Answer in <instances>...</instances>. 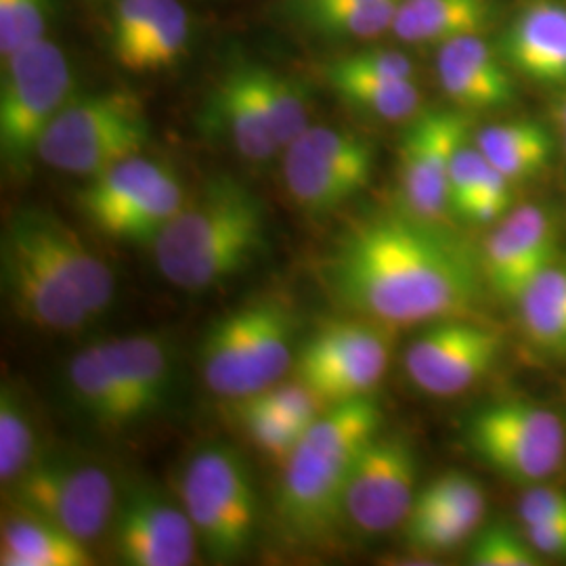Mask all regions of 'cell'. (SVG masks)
Masks as SVG:
<instances>
[{"mask_svg": "<svg viewBox=\"0 0 566 566\" xmlns=\"http://www.w3.org/2000/svg\"><path fill=\"white\" fill-rule=\"evenodd\" d=\"M502 55L525 78L565 84V4L539 0L525 7L502 36Z\"/></svg>", "mask_w": 566, "mask_h": 566, "instance_id": "obj_21", "label": "cell"}, {"mask_svg": "<svg viewBox=\"0 0 566 566\" xmlns=\"http://www.w3.org/2000/svg\"><path fill=\"white\" fill-rule=\"evenodd\" d=\"M552 120L558 126L566 142V88L556 97V102L552 103Z\"/></svg>", "mask_w": 566, "mask_h": 566, "instance_id": "obj_46", "label": "cell"}, {"mask_svg": "<svg viewBox=\"0 0 566 566\" xmlns=\"http://www.w3.org/2000/svg\"><path fill=\"white\" fill-rule=\"evenodd\" d=\"M181 202L179 175L143 154L88 179L78 193L82 214L107 238L126 243L154 240Z\"/></svg>", "mask_w": 566, "mask_h": 566, "instance_id": "obj_8", "label": "cell"}, {"mask_svg": "<svg viewBox=\"0 0 566 566\" xmlns=\"http://www.w3.org/2000/svg\"><path fill=\"white\" fill-rule=\"evenodd\" d=\"M518 514L523 525H547L566 521V493L552 486H528L518 504Z\"/></svg>", "mask_w": 566, "mask_h": 566, "instance_id": "obj_43", "label": "cell"}, {"mask_svg": "<svg viewBox=\"0 0 566 566\" xmlns=\"http://www.w3.org/2000/svg\"><path fill=\"white\" fill-rule=\"evenodd\" d=\"M324 76L332 91L346 105L369 116L382 120H405L420 114L422 93L416 81L353 74L327 63L324 65Z\"/></svg>", "mask_w": 566, "mask_h": 566, "instance_id": "obj_29", "label": "cell"}, {"mask_svg": "<svg viewBox=\"0 0 566 566\" xmlns=\"http://www.w3.org/2000/svg\"><path fill=\"white\" fill-rule=\"evenodd\" d=\"M36 434L25 403L15 388L0 390V481L13 485L36 460Z\"/></svg>", "mask_w": 566, "mask_h": 566, "instance_id": "obj_31", "label": "cell"}, {"mask_svg": "<svg viewBox=\"0 0 566 566\" xmlns=\"http://www.w3.org/2000/svg\"><path fill=\"white\" fill-rule=\"evenodd\" d=\"M189 15L179 0H163L158 15L149 25L142 44L124 61L128 72H160L175 65L187 46Z\"/></svg>", "mask_w": 566, "mask_h": 566, "instance_id": "obj_30", "label": "cell"}, {"mask_svg": "<svg viewBox=\"0 0 566 566\" xmlns=\"http://www.w3.org/2000/svg\"><path fill=\"white\" fill-rule=\"evenodd\" d=\"M497 329L449 317L434 322L405 350L409 380L432 397H455L485 378L502 353Z\"/></svg>", "mask_w": 566, "mask_h": 566, "instance_id": "obj_13", "label": "cell"}, {"mask_svg": "<svg viewBox=\"0 0 566 566\" xmlns=\"http://www.w3.org/2000/svg\"><path fill=\"white\" fill-rule=\"evenodd\" d=\"M51 0H0V55L2 61L46 34Z\"/></svg>", "mask_w": 566, "mask_h": 566, "instance_id": "obj_36", "label": "cell"}, {"mask_svg": "<svg viewBox=\"0 0 566 566\" xmlns=\"http://www.w3.org/2000/svg\"><path fill=\"white\" fill-rule=\"evenodd\" d=\"M476 147L512 185L539 175L552 158V139L533 120L491 124L476 135Z\"/></svg>", "mask_w": 566, "mask_h": 566, "instance_id": "obj_28", "label": "cell"}, {"mask_svg": "<svg viewBox=\"0 0 566 566\" xmlns=\"http://www.w3.org/2000/svg\"><path fill=\"white\" fill-rule=\"evenodd\" d=\"M67 385L82 413L107 430L135 424V411L103 355L102 344L78 350L67 365Z\"/></svg>", "mask_w": 566, "mask_h": 566, "instance_id": "obj_26", "label": "cell"}, {"mask_svg": "<svg viewBox=\"0 0 566 566\" xmlns=\"http://www.w3.org/2000/svg\"><path fill=\"white\" fill-rule=\"evenodd\" d=\"M72 88L70 61L55 42H32L2 61L0 154L11 170H30L42 137L72 99Z\"/></svg>", "mask_w": 566, "mask_h": 566, "instance_id": "obj_7", "label": "cell"}, {"mask_svg": "<svg viewBox=\"0 0 566 566\" xmlns=\"http://www.w3.org/2000/svg\"><path fill=\"white\" fill-rule=\"evenodd\" d=\"M283 181L292 202L308 217L338 210L367 187L296 142L283 149Z\"/></svg>", "mask_w": 566, "mask_h": 566, "instance_id": "obj_25", "label": "cell"}, {"mask_svg": "<svg viewBox=\"0 0 566 566\" xmlns=\"http://www.w3.org/2000/svg\"><path fill=\"white\" fill-rule=\"evenodd\" d=\"M526 539L542 556L566 558V521L547 525H525Z\"/></svg>", "mask_w": 566, "mask_h": 566, "instance_id": "obj_44", "label": "cell"}, {"mask_svg": "<svg viewBox=\"0 0 566 566\" xmlns=\"http://www.w3.org/2000/svg\"><path fill=\"white\" fill-rule=\"evenodd\" d=\"M489 170L491 163L476 145L464 142L458 147L449 175V206L455 217L464 214L468 203L481 191Z\"/></svg>", "mask_w": 566, "mask_h": 566, "instance_id": "obj_41", "label": "cell"}, {"mask_svg": "<svg viewBox=\"0 0 566 566\" xmlns=\"http://www.w3.org/2000/svg\"><path fill=\"white\" fill-rule=\"evenodd\" d=\"M468 142V118L458 109H430L413 116L399 145L401 210L426 223L446 224L451 163Z\"/></svg>", "mask_w": 566, "mask_h": 566, "instance_id": "obj_12", "label": "cell"}, {"mask_svg": "<svg viewBox=\"0 0 566 566\" xmlns=\"http://www.w3.org/2000/svg\"><path fill=\"white\" fill-rule=\"evenodd\" d=\"M203 122L250 163H269L283 151L264 103L256 63H240L214 84Z\"/></svg>", "mask_w": 566, "mask_h": 566, "instance_id": "obj_19", "label": "cell"}, {"mask_svg": "<svg viewBox=\"0 0 566 566\" xmlns=\"http://www.w3.org/2000/svg\"><path fill=\"white\" fill-rule=\"evenodd\" d=\"M401 0H369L364 4L296 18L308 30L329 39H374L392 28Z\"/></svg>", "mask_w": 566, "mask_h": 566, "instance_id": "obj_32", "label": "cell"}, {"mask_svg": "<svg viewBox=\"0 0 566 566\" xmlns=\"http://www.w3.org/2000/svg\"><path fill=\"white\" fill-rule=\"evenodd\" d=\"M160 4L163 0H118L112 20V51L120 65L142 44Z\"/></svg>", "mask_w": 566, "mask_h": 566, "instance_id": "obj_40", "label": "cell"}, {"mask_svg": "<svg viewBox=\"0 0 566 566\" xmlns=\"http://www.w3.org/2000/svg\"><path fill=\"white\" fill-rule=\"evenodd\" d=\"M294 334L292 311L275 298L227 313L208 327L200 346L203 385L233 401L277 385L296 361Z\"/></svg>", "mask_w": 566, "mask_h": 566, "instance_id": "obj_4", "label": "cell"}, {"mask_svg": "<svg viewBox=\"0 0 566 566\" xmlns=\"http://www.w3.org/2000/svg\"><path fill=\"white\" fill-rule=\"evenodd\" d=\"M259 82L263 91L264 103L273 122L277 142L283 149L296 142L304 130L311 126L308 122V95L303 82L271 67L256 63Z\"/></svg>", "mask_w": 566, "mask_h": 566, "instance_id": "obj_33", "label": "cell"}, {"mask_svg": "<svg viewBox=\"0 0 566 566\" xmlns=\"http://www.w3.org/2000/svg\"><path fill=\"white\" fill-rule=\"evenodd\" d=\"M137 422L158 413L172 392V355L160 334H128L102 343Z\"/></svg>", "mask_w": 566, "mask_h": 566, "instance_id": "obj_22", "label": "cell"}, {"mask_svg": "<svg viewBox=\"0 0 566 566\" xmlns=\"http://www.w3.org/2000/svg\"><path fill=\"white\" fill-rule=\"evenodd\" d=\"M495 0H401L390 32L407 44H446L483 34L495 20Z\"/></svg>", "mask_w": 566, "mask_h": 566, "instance_id": "obj_23", "label": "cell"}, {"mask_svg": "<svg viewBox=\"0 0 566 566\" xmlns=\"http://www.w3.org/2000/svg\"><path fill=\"white\" fill-rule=\"evenodd\" d=\"M382 409L369 395L332 403L304 430L285 462L277 510L294 537L325 535L344 516L353 465L380 434Z\"/></svg>", "mask_w": 566, "mask_h": 566, "instance_id": "obj_3", "label": "cell"}, {"mask_svg": "<svg viewBox=\"0 0 566 566\" xmlns=\"http://www.w3.org/2000/svg\"><path fill=\"white\" fill-rule=\"evenodd\" d=\"M181 504L206 556L233 563L254 544L259 497L242 453L224 443L200 447L185 464Z\"/></svg>", "mask_w": 566, "mask_h": 566, "instance_id": "obj_5", "label": "cell"}, {"mask_svg": "<svg viewBox=\"0 0 566 566\" xmlns=\"http://www.w3.org/2000/svg\"><path fill=\"white\" fill-rule=\"evenodd\" d=\"M468 443L479 460L510 483L535 486L563 465L566 432L547 407L510 399L489 405L470 420Z\"/></svg>", "mask_w": 566, "mask_h": 566, "instance_id": "obj_9", "label": "cell"}, {"mask_svg": "<svg viewBox=\"0 0 566 566\" xmlns=\"http://www.w3.org/2000/svg\"><path fill=\"white\" fill-rule=\"evenodd\" d=\"M516 304L526 340L549 357L566 359V259L542 271Z\"/></svg>", "mask_w": 566, "mask_h": 566, "instance_id": "obj_27", "label": "cell"}, {"mask_svg": "<svg viewBox=\"0 0 566 566\" xmlns=\"http://www.w3.org/2000/svg\"><path fill=\"white\" fill-rule=\"evenodd\" d=\"M30 242L60 273L61 280L76 294L88 315L97 319L116 298V277L102 256L60 217L25 208L13 214Z\"/></svg>", "mask_w": 566, "mask_h": 566, "instance_id": "obj_18", "label": "cell"}, {"mask_svg": "<svg viewBox=\"0 0 566 566\" xmlns=\"http://www.w3.org/2000/svg\"><path fill=\"white\" fill-rule=\"evenodd\" d=\"M369 0H287V9L290 15L303 18L308 13H319V11H334V9H346V7H355V4H364Z\"/></svg>", "mask_w": 566, "mask_h": 566, "instance_id": "obj_45", "label": "cell"}, {"mask_svg": "<svg viewBox=\"0 0 566 566\" xmlns=\"http://www.w3.org/2000/svg\"><path fill=\"white\" fill-rule=\"evenodd\" d=\"M238 413L245 432L256 447H261L266 455L282 460L283 464L290 460L303 439L304 430L308 428L250 401H240Z\"/></svg>", "mask_w": 566, "mask_h": 566, "instance_id": "obj_35", "label": "cell"}, {"mask_svg": "<svg viewBox=\"0 0 566 566\" xmlns=\"http://www.w3.org/2000/svg\"><path fill=\"white\" fill-rule=\"evenodd\" d=\"M9 486L15 506L55 523L84 544L102 537L118 506L112 474L70 455L36 458Z\"/></svg>", "mask_w": 566, "mask_h": 566, "instance_id": "obj_10", "label": "cell"}, {"mask_svg": "<svg viewBox=\"0 0 566 566\" xmlns=\"http://www.w3.org/2000/svg\"><path fill=\"white\" fill-rule=\"evenodd\" d=\"M409 514H449L483 521L485 493L464 472H447L418 491Z\"/></svg>", "mask_w": 566, "mask_h": 566, "instance_id": "obj_34", "label": "cell"}, {"mask_svg": "<svg viewBox=\"0 0 566 566\" xmlns=\"http://www.w3.org/2000/svg\"><path fill=\"white\" fill-rule=\"evenodd\" d=\"M151 248L164 280L175 287L191 294L219 287L263 254V200L242 181L217 177L185 202Z\"/></svg>", "mask_w": 566, "mask_h": 566, "instance_id": "obj_2", "label": "cell"}, {"mask_svg": "<svg viewBox=\"0 0 566 566\" xmlns=\"http://www.w3.org/2000/svg\"><path fill=\"white\" fill-rule=\"evenodd\" d=\"M418 458L399 437H374L348 476L344 516L364 533L403 525L416 502Z\"/></svg>", "mask_w": 566, "mask_h": 566, "instance_id": "obj_15", "label": "cell"}, {"mask_svg": "<svg viewBox=\"0 0 566 566\" xmlns=\"http://www.w3.org/2000/svg\"><path fill=\"white\" fill-rule=\"evenodd\" d=\"M242 401H250V403L259 405L264 409H271V411L282 413L285 418L296 420L298 424L303 426L313 424L329 407L315 390H311L301 380L277 382V385L269 386Z\"/></svg>", "mask_w": 566, "mask_h": 566, "instance_id": "obj_39", "label": "cell"}, {"mask_svg": "<svg viewBox=\"0 0 566 566\" xmlns=\"http://www.w3.org/2000/svg\"><path fill=\"white\" fill-rule=\"evenodd\" d=\"M481 521L449 514H409L405 521V539L416 552L443 554L462 546Z\"/></svg>", "mask_w": 566, "mask_h": 566, "instance_id": "obj_37", "label": "cell"}, {"mask_svg": "<svg viewBox=\"0 0 566 566\" xmlns=\"http://www.w3.org/2000/svg\"><path fill=\"white\" fill-rule=\"evenodd\" d=\"M437 76L447 97L460 109L491 112L516 102V84L481 34L441 44Z\"/></svg>", "mask_w": 566, "mask_h": 566, "instance_id": "obj_20", "label": "cell"}, {"mask_svg": "<svg viewBox=\"0 0 566 566\" xmlns=\"http://www.w3.org/2000/svg\"><path fill=\"white\" fill-rule=\"evenodd\" d=\"M388 327L371 319L325 325L296 355V380L327 405L369 395L390 361Z\"/></svg>", "mask_w": 566, "mask_h": 566, "instance_id": "obj_11", "label": "cell"}, {"mask_svg": "<svg viewBox=\"0 0 566 566\" xmlns=\"http://www.w3.org/2000/svg\"><path fill=\"white\" fill-rule=\"evenodd\" d=\"M151 137L143 102L128 91L72 97L42 137L39 158L51 168L93 179L143 154Z\"/></svg>", "mask_w": 566, "mask_h": 566, "instance_id": "obj_6", "label": "cell"}, {"mask_svg": "<svg viewBox=\"0 0 566 566\" xmlns=\"http://www.w3.org/2000/svg\"><path fill=\"white\" fill-rule=\"evenodd\" d=\"M0 264L9 306L23 324L49 334H78L93 322L84 304L13 219L2 233Z\"/></svg>", "mask_w": 566, "mask_h": 566, "instance_id": "obj_14", "label": "cell"}, {"mask_svg": "<svg viewBox=\"0 0 566 566\" xmlns=\"http://www.w3.org/2000/svg\"><path fill=\"white\" fill-rule=\"evenodd\" d=\"M114 547L128 566H187L196 560L200 539L182 504L158 489L137 485L118 500Z\"/></svg>", "mask_w": 566, "mask_h": 566, "instance_id": "obj_16", "label": "cell"}, {"mask_svg": "<svg viewBox=\"0 0 566 566\" xmlns=\"http://www.w3.org/2000/svg\"><path fill=\"white\" fill-rule=\"evenodd\" d=\"M327 65L343 72H353V74L416 81V63L403 53L390 51V49H365L338 60L327 61Z\"/></svg>", "mask_w": 566, "mask_h": 566, "instance_id": "obj_42", "label": "cell"}, {"mask_svg": "<svg viewBox=\"0 0 566 566\" xmlns=\"http://www.w3.org/2000/svg\"><path fill=\"white\" fill-rule=\"evenodd\" d=\"M481 264L446 224L407 212L355 224L336 243L325 275L336 301L385 325L464 317L479 298Z\"/></svg>", "mask_w": 566, "mask_h": 566, "instance_id": "obj_1", "label": "cell"}, {"mask_svg": "<svg viewBox=\"0 0 566 566\" xmlns=\"http://www.w3.org/2000/svg\"><path fill=\"white\" fill-rule=\"evenodd\" d=\"M86 546L65 528L18 507L2 521L0 565L88 566L93 558Z\"/></svg>", "mask_w": 566, "mask_h": 566, "instance_id": "obj_24", "label": "cell"}, {"mask_svg": "<svg viewBox=\"0 0 566 566\" xmlns=\"http://www.w3.org/2000/svg\"><path fill=\"white\" fill-rule=\"evenodd\" d=\"M560 259V223L552 210L526 203L512 210L486 238L481 271L504 301L518 303L533 280Z\"/></svg>", "mask_w": 566, "mask_h": 566, "instance_id": "obj_17", "label": "cell"}, {"mask_svg": "<svg viewBox=\"0 0 566 566\" xmlns=\"http://www.w3.org/2000/svg\"><path fill=\"white\" fill-rule=\"evenodd\" d=\"M539 552L531 546L526 535L514 533L507 525L483 528L470 547V565L474 566H537Z\"/></svg>", "mask_w": 566, "mask_h": 566, "instance_id": "obj_38", "label": "cell"}]
</instances>
